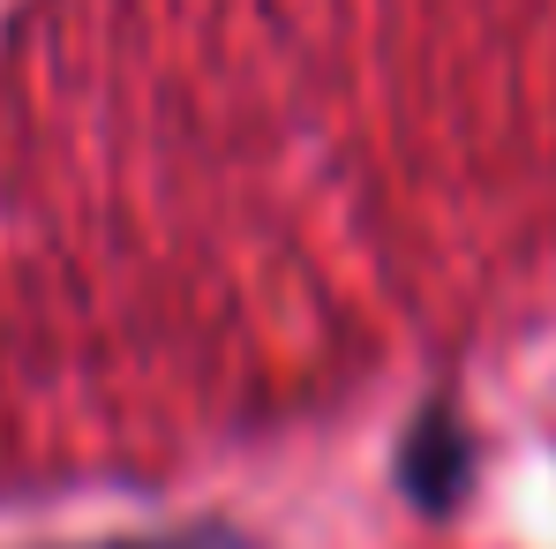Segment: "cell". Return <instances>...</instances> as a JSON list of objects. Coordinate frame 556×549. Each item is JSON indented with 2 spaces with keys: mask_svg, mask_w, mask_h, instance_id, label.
Instances as JSON below:
<instances>
[{
  "mask_svg": "<svg viewBox=\"0 0 556 549\" xmlns=\"http://www.w3.org/2000/svg\"><path fill=\"white\" fill-rule=\"evenodd\" d=\"M473 474H481V445L459 422V407L452 399L414 407V422L399 437V489H406V504L429 512V520H452L466 504V489H473Z\"/></svg>",
  "mask_w": 556,
  "mask_h": 549,
  "instance_id": "1",
  "label": "cell"
},
{
  "mask_svg": "<svg viewBox=\"0 0 556 549\" xmlns=\"http://www.w3.org/2000/svg\"><path fill=\"white\" fill-rule=\"evenodd\" d=\"M84 549H256L241 527L203 520V527H166V535H121V542H84Z\"/></svg>",
  "mask_w": 556,
  "mask_h": 549,
  "instance_id": "2",
  "label": "cell"
}]
</instances>
